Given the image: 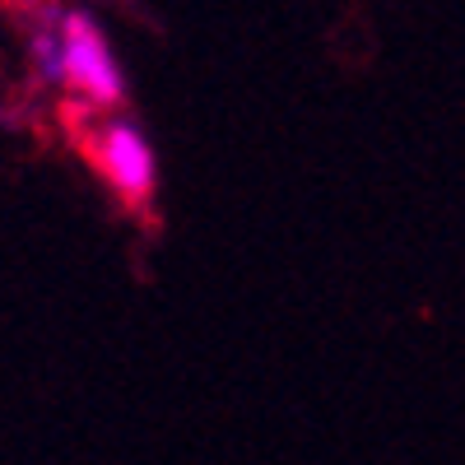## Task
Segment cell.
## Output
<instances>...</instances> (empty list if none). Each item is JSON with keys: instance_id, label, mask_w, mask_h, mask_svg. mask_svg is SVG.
<instances>
[{"instance_id": "obj_1", "label": "cell", "mask_w": 465, "mask_h": 465, "mask_svg": "<svg viewBox=\"0 0 465 465\" xmlns=\"http://www.w3.org/2000/svg\"><path fill=\"white\" fill-rule=\"evenodd\" d=\"M84 159L103 177V186L122 201L131 214H153L159 205V149L131 116H103L84 135Z\"/></svg>"}, {"instance_id": "obj_2", "label": "cell", "mask_w": 465, "mask_h": 465, "mask_svg": "<svg viewBox=\"0 0 465 465\" xmlns=\"http://www.w3.org/2000/svg\"><path fill=\"white\" fill-rule=\"evenodd\" d=\"M56 28H61V43H65V89L89 112L116 116L131 98V80H126V65L116 56V47L107 43L98 15L74 10V5H56Z\"/></svg>"}, {"instance_id": "obj_3", "label": "cell", "mask_w": 465, "mask_h": 465, "mask_svg": "<svg viewBox=\"0 0 465 465\" xmlns=\"http://www.w3.org/2000/svg\"><path fill=\"white\" fill-rule=\"evenodd\" d=\"M28 61H33V74L47 89H65V43L56 28V5L43 10V24L28 28Z\"/></svg>"}]
</instances>
